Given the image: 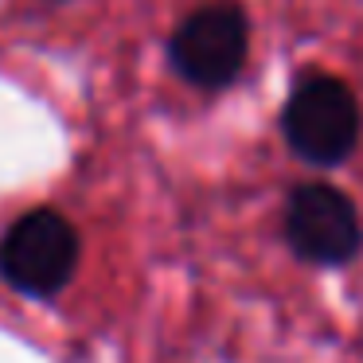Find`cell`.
Wrapping results in <instances>:
<instances>
[{
  "mask_svg": "<svg viewBox=\"0 0 363 363\" xmlns=\"http://www.w3.org/2000/svg\"><path fill=\"white\" fill-rule=\"evenodd\" d=\"M359 102L332 74H305L281 110V137L305 164L332 168L359 141Z\"/></svg>",
  "mask_w": 363,
  "mask_h": 363,
  "instance_id": "cell-1",
  "label": "cell"
},
{
  "mask_svg": "<svg viewBox=\"0 0 363 363\" xmlns=\"http://www.w3.org/2000/svg\"><path fill=\"white\" fill-rule=\"evenodd\" d=\"M79 269V235L51 207L28 211L0 238V277L24 297H55Z\"/></svg>",
  "mask_w": 363,
  "mask_h": 363,
  "instance_id": "cell-2",
  "label": "cell"
},
{
  "mask_svg": "<svg viewBox=\"0 0 363 363\" xmlns=\"http://www.w3.org/2000/svg\"><path fill=\"white\" fill-rule=\"evenodd\" d=\"M250 48V28L235 4H203L176 24L168 40V59L176 74L191 86L223 90L238 79Z\"/></svg>",
  "mask_w": 363,
  "mask_h": 363,
  "instance_id": "cell-3",
  "label": "cell"
},
{
  "mask_svg": "<svg viewBox=\"0 0 363 363\" xmlns=\"http://www.w3.org/2000/svg\"><path fill=\"white\" fill-rule=\"evenodd\" d=\"M281 235L308 266H347L363 246L359 211L332 184H297L289 191Z\"/></svg>",
  "mask_w": 363,
  "mask_h": 363,
  "instance_id": "cell-4",
  "label": "cell"
}]
</instances>
